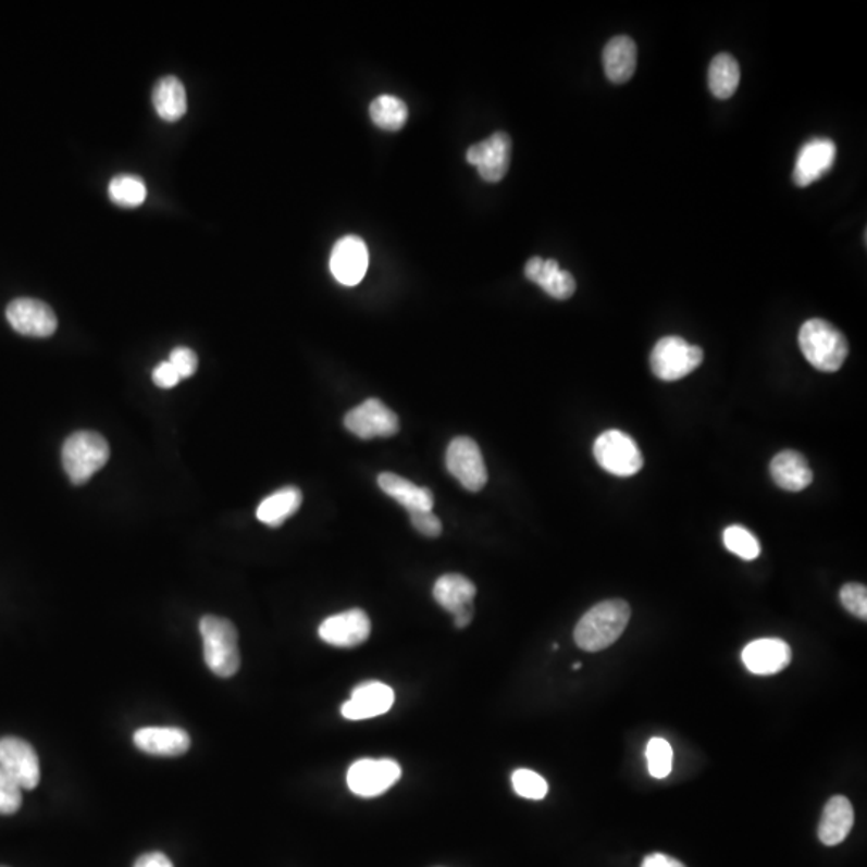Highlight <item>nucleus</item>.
Instances as JSON below:
<instances>
[{"label":"nucleus","mask_w":867,"mask_h":867,"mask_svg":"<svg viewBox=\"0 0 867 867\" xmlns=\"http://www.w3.org/2000/svg\"><path fill=\"white\" fill-rule=\"evenodd\" d=\"M23 795L18 782L0 768V815H13L22 806Z\"/></svg>","instance_id":"nucleus-33"},{"label":"nucleus","mask_w":867,"mask_h":867,"mask_svg":"<svg viewBox=\"0 0 867 867\" xmlns=\"http://www.w3.org/2000/svg\"><path fill=\"white\" fill-rule=\"evenodd\" d=\"M371 121L381 129L397 133L408 120V107L394 96H380L370 104Z\"/></svg>","instance_id":"nucleus-28"},{"label":"nucleus","mask_w":867,"mask_h":867,"mask_svg":"<svg viewBox=\"0 0 867 867\" xmlns=\"http://www.w3.org/2000/svg\"><path fill=\"white\" fill-rule=\"evenodd\" d=\"M396 694L393 688L381 681H366L352 691L350 699L343 704L340 714L347 720H368L380 717L393 708Z\"/></svg>","instance_id":"nucleus-15"},{"label":"nucleus","mask_w":867,"mask_h":867,"mask_svg":"<svg viewBox=\"0 0 867 867\" xmlns=\"http://www.w3.org/2000/svg\"><path fill=\"white\" fill-rule=\"evenodd\" d=\"M724 546L745 561H754L760 556L761 546L757 536L741 525H730L723 534Z\"/></svg>","instance_id":"nucleus-30"},{"label":"nucleus","mask_w":867,"mask_h":867,"mask_svg":"<svg viewBox=\"0 0 867 867\" xmlns=\"http://www.w3.org/2000/svg\"><path fill=\"white\" fill-rule=\"evenodd\" d=\"M401 776L399 764L389 758L383 760L356 761L347 771V785L354 794L363 798H373L389 791Z\"/></svg>","instance_id":"nucleus-8"},{"label":"nucleus","mask_w":867,"mask_h":867,"mask_svg":"<svg viewBox=\"0 0 867 867\" xmlns=\"http://www.w3.org/2000/svg\"><path fill=\"white\" fill-rule=\"evenodd\" d=\"M741 80V67L734 57L718 53L708 67V87L717 99L727 100L734 96Z\"/></svg>","instance_id":"nucleus-27"},{"label":"nucleus","mask_w":867,"mask_h":867,"mask_svg":"<svg viewBox=\"0 0 867 867\" xmlns=\"http://www.w3.org/2000/svg\"><path fill=\"white\" fill-rule=\"evenodd\" d=\"M371 633V622L366 610L350 609L323 620L319 636L336 647H356L366 643Z\"/></svg>","instance_id":"nucleus-14"},{"label":"nucleus","mask_w":867,"mask_h":867,"mask_svg":"<svg viewBox=\"0 0 867 867\" xmlns=\"http://www.w3.org/2000/svg\"><path fill=\"white\" fill-rule=\"evenodd\" d=\"M153 381L158 387L171 389V387L177 386L181 376H178L177 371H175V368L172 367L168 360V362L160 363V366L154 368Z\"/></svg>","instance_id":"nucleus-37"},{"label":"nucleus","mask_w":867,"mask_h":867,"mask_svg":"<svg viewBox=\"0 0 867 867\" xmlns=\"http://www.w3.org/2000/svg\"><path fill=\"white\" fill-rule=\"evenodd\" d=\"M0 768L12 776L20 788L33 791L40 781V764L36 751L25 739H0Z\"/></svg>","instance_id":"nucleus-10"},{"label":"nucleus","mask_w":867,"mask_h":867,"mask_svg":"<svg viewBox=\"0 0 867 867\" xmlns=\"http://www.w3.org/2000/svg\"><path fill=\"white\" fill-rule=\"evenodd\" d=\"M512 141L508 134L495 133L485 140L469 147L467 161L478 168L479 175L485 182L497 184L511 164Z\"/></svg>","instance_id":"nucleus-11"},{"label":"nucleus","mask_w":867,"mask_h":867,"mask_svg":"<svg viewBox=\"0 0 867 867\" xmlns=\"http://www.w3.org/2000/svg\"><path fill=\"white\" fill-rule=\"evenodd\" d=\"M647 765H649V772L653 778L666 779L671 772V760H673V751L671 745L668 744L666 739L654 738L651 739L646 748Z\"/></svg>","instance_id":"nucleus-32"},{"label":"nucleus","mask_w":867,"mask_h":867,"mask_svg":"<svg viewBox=\"0 0 867 867\" xmlns=\"http://www.w3.org/2000/svg\"><path fill=\"white\" fill-rule=\"evenodd\" d=\"M134 745L154 757H181L191 745L187 731L174 727L140 728L134 733Z\"/></svg>","instance_id":"nucleus-18"},{"label":"nucleus","mask_w":867,"mask_h":867,"mask_svg":"<svg viewBox=\"0 0 867 867\" xmlns=\"http://www.w3.org/2000/svg\"><path fill=\"white\" fill-rule=\"evenodd\" d=\"M169 363L175 368L181 380L182 377L194 376L198 368L197 354L188 349V347H177V349L172 350Z\"/></svg>","instance_id":"nucleus-35"},{"label":"nucleus","mask_w":867,"mask_h":867,"mask_svg":"<svg viewBox=\"0 0 867 867\" xmlns=\"http://www.w3.org/2000/svg\"><path fill=\"white\" fill-rule=\"evenodd\" d=\"M368 262L370 256L366 241L360 236L347 235L334 245L330 270L340 285L356 286L366 276Z\"/></svg>","instance_id":"nucleus-12"},{"label":"nucleus","mask_w":867,"mask_h":867,"mask_svg":"<svg viewBox=\"0 0 867 867\" xmlns=\"http://www.w3.org/2000/svg\"><path fill=\"white\" fill-rule=\"evenodd\" d=\"M472 614H474V609H472V607H469V609L461 610V612L455 614L454 616L455 627H457V629L460 630L467 629L469 623H471Z\"/></svg>","instance_id":"nucleus-40"},{"label":"nucleus","mask_w":867,"mask_h":867,"mask_svg":"<svg viewBox=\"0 0 867 867\" xmlns=\"http://www.w3.org/2000/svg\"><path fill=\"white\" fill-rule=\"evenodd\" d=\"M704 362V350L683 337H662L651 354L653 373L662 381H678L693 373Z\"/></svg>","instance_id":"nucleus-5"},{"label":"nucleus","mask_w":867,"mask_h":867,"mask_svg":"<svg viewBox=\"0 0 867 867\" xmlns=\"http://www.w3.org/2000/svg\"><path fill=\"white\" fill-rule=\"evenodd\" d=\"M433 595L438 606L444 607L445 610L455 616V614L472 607L475 585L467 577L460 575V573H447V575H442L435 582Z\"/></svg>","instance_id":"nucleus-24"},{"label":"nucleus","mask_w":867,"mask_h":867,"mask_svg":"<svg viewBox=\"0 0 867 867\" xmlns=\"http://www.w3.org/2000/svg\"><path fill=\"white\" fill-rule=\"evenodd\" d=\"M593 454L604 471L619 478L637 474L644 465L643 454L636 442L622 431L610 430L600 434L596 438Z\"/></svg>","instance_id":"nucleus-6"},{"label":"nucleus","mask_w":867,"mask_h":867,"mask_svg":"<svg viewBox=\"0 0 867 867\" xmlns=\"http://www.w3.org/2000/svg\"><path fill=\"white\" fill-rule=\"evenodd\" d=\"M772 481L788 492H802L813 482V472L806 458L795 450L776 455L769 465Z\"/></svg>","instance_id":"nucleus-23"},{"label":"nucleus","mask_w":867,"mask_h":867,"mask_svg":"<svg viewBox=\"0 0 867 867\" xmlns=\"http://www.w3.org/2000/svg\"><path fill=\"white\" fill-rule=\"evenodd\" d=\"M637 49L632 37L616 36L603 50V65L607 79L623 84L632 79L636 71Z\"/></svg>","instance_id":"nucleus-21"},{"label":"nucleus","mask_w":867,"mask_h":867,"mask_svg":"<svg viewBox=\"0 0 867 867\" xmlns=\"http://www.w3.org/2000/svg\"><path fill=\"white\" fill-rule=\"evenodd\" d=\"M134 867H174V865H172L171 859H169L164 853L151 852L147 853V855H141L140 858L135 862Z\"/></svg>","instance_id":"nucleus-38"},{"label":"nucleus","mask_w":867,"mask_h":867,"mask_svg":"<svg viewBox=\"0 0 867 867\" xmlns=\"http://www.w3.org/2000/svg\"><path fill=\"white\" fill-rule=\"evenodd\" d=\"M344 426L360 438L393 437L399 433V418L380 399H368L344 418Z\"/></svg>","instance_id":"nucleus-9"},{"label":"nucleus","mask_w":867,"mask_h":867,"mask_svg":"<svg viewBox=\"0 0 867 867\" xmlns=\"http://www.w3.org/2000/svg\"><path fill=\"white\" fill-rule=\"evenodd\" d=\"M803 356L816 370L834 373L849 356V340L835 326L822 319L803 323L798 333Z\"/></svg>","instance_id":"nucleus-2"},{"label":"nucleus","mask_w":867,"mask_h":867,"mask_svg":"<svg viewBox=\"0 0 867 867\" xmlns=\"http://www.w3.org/2000/svg\"><path fill=\"white\" fill-rule=\"evenodd\" d=\"M7 320L16 333L32 337H49L55 333V313L37 299L22 298L12 300L7 307Z\"/></svg>","instance_id":"nucleus-13"},{"label":"nucleus","mask_w":867,"mask_h":867,"mask_svg":"<svg viewBox=\"0 0 867 867\" xmlns=\"http://www.w3.org/2000/svg\"><path fill=\"white\" fill-rule=\"evenodd\" d=\"M205 662L212 673L221 678L234 677L239 670L238 632L224 617L205 616L200 622Z\"/></svg>","instance_id":"nucleus-3"},{"label":"nucleus","mask_w":867,"mask_h":867,"mask_svg":"<svg viewBox=\"0 0 867 867\" xmlns=\"http://www.w3.org/2000/svg\"><path fill=\"white\" fill-rule=\"evenodd\" d=\"M837 158V147L831 138H812L803 145L795 161L794 182L798 187H809L819 178L825 177Z\"/></svg>","instance_id":"nucleus-16"},{"label":"nucleus","mask_w":867,"mask_h":867,"mask_svg":"<svg viewBox=\"0 0 867 867\" xmlns=\"http://www.w3.org/2000/svg\"><path fill=\"white\" fill-rule=\"evenodd\" d=\"M111 201L116 202L123 208H135L140 206L147 198V185L137 175L123 174L116 175L108 187Z\"/></svg>","instance_id":"nucleus-29"},{"label":"nucleus","mask_w":867,"mask_h":867,"mask_svg":"<svg viewBox=\"0 0 867 867\" xmlns=\"http://www.w3.org/2000/svg\"><path fill=\"white\" fill-rule=\"evenodd\" d=\"M300 503H302V494L299 488L289 485V487L269 495L259 505L258 519L269 528H280L286 519L292 518L298 511Z\"/></svg>","instance_id":"nucleus-26"},{"label":"nucleus","mask_w":867,"mask_h":867,"mask_svg":"<svg viewBox=\"0 0 867 867\" xmlns=\"http://www.w3.org/2000/svg\"><path fill=\"white\" fill-rule=\"evenodd\" d=\"M843 607L858 619H867V590L862 583H846L840 590Z\"/></svg>","instance_id":"nucleus-34"},{"label":"nucleus","mask_w":867,"mask_h":867,"mask_svg":"<svg viewBox=\"0 0 867 867\" xmlns=\"http://www.w3.org/2000/svg\"><path fill=\"white\" fill-rule=\"evenodd\" d=\"M792 649L778 637H764L748 643L742 651V662L755 674H775L791 664Z\"/></svg>","instance_id":"nucleus-17"},{"label":"nucleus","mask_w":867,"mask_h":867,"mask_svg":"<svg viewBox=\"0 0 867 867\" xmlns=\"http://www.w3.org/2000/svg\"><path fill=\"white\" fill-rule=\"evenodd\" d=\"M153 104L160 117L168 123L181 120L187 111V92L181 79L166 76L158 80L153 90Z\"/></svg>","instance_id":"nucleus-25"},{"label":"nucleus","mask_w":867,"mask_h":867,"mask_svg":"<svg viewBox=\"0 0 867 867\" xmlns=\"http://www.w3.org/2000/svg\"><path fill=\"white\" fill-rule=\"evenodd\" d=\"M110 460V445L100 434L79 431L63 444L62 461L73 484L83 485Z\"/></svg>","instance_id":"nucleus-4"},{"label":"nucleus","mask_w":867,"mask_h":867,"mask_svg":"<svg viewBox=\"0 0 867 867\" xmlns=\"http://www.w3.org/2000/svg\"><path fill=\"white\" fill-rule=\"evenodd\" d=\"M411 524L420 534L435 538L441 535L442 522L433 511L410 512Z\"/></svg>","instance_id":"nucleus-36"},{"label":"nucleus","mask_w":867,"mask_h":867,"mask_svg":"<svg viewBox=\"0 0 867 867\" xmlns=\"http://www.w3.org/2000/svg\"><path fill=\"white\" fill-rule=\"evenodd\" d=\"M580 667H582V664H575V666H573V670H580Z\"/></svg>","instance_id":"nucleus-41"},{"label":"nucleus","mask_w":867,"mask_h":867,"mask_svg":"<svg viewBox=\"0 0 867 867\" xmlns=\"http://www.w3.org/2000/svg\"><path fill=\"white\" fill-rule=\"evenodd\" d=\"M512 789L516 794L529 801H543L548 794V782L532 769H516L512 772Z\"/></svg>","instance_id":"nucleus-31"},{"label":"nucleus","mask_w":867,"mask_h":867,"mask_svg":"<svg viewBox=\"0 0 867 867\" xmlns=\"http://www.w3.org/2000/svg\"><path fill=\"white\" fill-rule=\"evenodd\" d=\"M855 822L852 802L843 795H835L826 803L819 822L818 837L826 846H835L846 839Z\"/></svg>","instance_id":"nucleus-20"},{"label":"nucleus","mask_w":867,"mask_h":867,"mask_svg":"<svg viewBox=\"0 0 867 867\" xmlns=\"http://www.w3.org/2000/svg\"><path fill=\"white\" fill-rule=\"evenodd\" d=\"M448 472L469 492H479L487 484V468L481 448L471 437L450 442L445 455Z\"/></svg>","instance_id":"nucleus-7"},{"label":"nucleus","mask_w":867,"mask_h":867,"mask_svg":"<svg viewBox=\"0 0 867 867\" xmlns=\"http://www.w3.org/2000/svg\"><path fill=\"white\" fill-rule=\"evenodd\" d=\"M632 609L623 599H607L596 604L577 623V646L589 653H599L612 646L629 626Z\"/></svg>","instance_id":"nucleus-1"},{"label":"nucleus","mask_w":867,"mask_h":867,"mask_svg":"<svg viewBox=\"0 0 867 867\" xmlns=\"http://www.w3.org/2000/svg\"><path fill=\"white\" fill-rule=\"evenodd\" d=\"M641 867H686L678 859L671 856L662 855V853H654V855L646 856Z\"/></svg>","instance_id":"nucleus-39"},{"label":"nucleus","mask_w":867,"mask_h":867,"mask_svg":"<svg viewBox=\"0 0 867 867\" xmlns=\"http://www.w3.org/2000/svg\"><path fill=\"white\" fill-rule=\"evenodd\" d=\"M377 485L384 494L399 501L408 512L433 511L434 495L428 487H418L413 482L394 472H383L377 475Z\"/></svg>","instance_id":"nucleus-22"},{"label":"nucleus","mask_w":867,"mask_h":867,"mask_svg":"<svg viewBox=\"0 0 867 867\" xmlns=\"http://www.w3.org/2000/svg\"><path fill=\"white\" fill-rule=\"evenodd\" d=\"M525 276L538 285L546 295L558 300L572 298L577 283L572 273L561 270L555 259L532 258L525 264Z\"/></svg>","instance_id":"nucleus-19"}]
</instances>
